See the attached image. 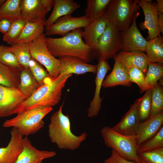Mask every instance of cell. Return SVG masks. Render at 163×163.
Instances as JSON below:
<instances>
[{"label":"cell","instance_id":"6da1fadb","mask_svg":"<svg viewBox=\"0 0 163 163\" xmlns=\"http://www.w3.org/2000/svg\"><path fill=\"white\" fill-rule=\"evenodd\" d=\"M82 28L76 29L60 38L46 37L48 49L55 57L71 56L87 62L97 59L96 52L88 47L81 36Z\"/></svg>","mask_w":163,"mask_h":163},{"label":"cell","instance_id":"7a4b0ae2","mask_svg":"<svg viewBox=\"0 0 163 163\" xmlns=\"http://www.w3.org/2000/svg\"><path fill=\"white\" fill-rule=\"evenodd\" d=\"M63 104L64 102L58 110L50 117L48 135L51 142L56 144L59 149L74 150L79 147L86 139L87 135L84 132L77 136L71 132L69 117L62 112Z\"/></svg>","mask_w":163,"mask_h":163},{"label":"cell","instance_id":"3957f363","mask_svg":"<svg viewBox=\"0 0 163 163\" xmlns=\"http://www.w3.org/2000/svg\"><path fill=\"white\" fill-rule=\"evenodd\" d=\"M72 74L59 75L49 83L40 86L20 105L17 114L28 109L37 106L51 107L59 101L62 90L68 78Z\"/></svg>","mask_w":163,"mask_h":163},{"label":"cell","instance_id":"277c9868","mask_svg":"<svg viewBox=\"0 0 163 163\" xmlns=\"http://www.w3.org/2000/svg\"><path fill=\"white\" fill-rule=\"evenodd\" d=\"M51 107L37 106L24 110L14 118L5 121L3 126L16 128L22 136L35 133L43 128L44 117L52 110Z\"/></svg>","mask_w":163,"mask_h":163},{"label":"cell","instance_id":"5b68a950","mask_svg":"<svg viewBox=\"0 0 163 163\" xmlns=\"http://www.w3.org/2000/svg\"><path fill=\"white\" fill-rule=\"evenodd\" d=\"M101 133L107 146L115 150L124 159L140 163L137 155L136 135H125L107 126L102 128Z\"/></svg>","mask_w":163,"mask_h":163},{"label":"cell","instance_id":"8992f818","mask_svg":"<svg viewBox=\"0 0 163 163\" xmlns=\"http://www.w3.org/2000/svg\"><path fill=\"white\" fill-rule=\"evenodd\" d=\"M138 0H111L104 17L120 31L125 30L141 8Z\"/></svg>","mask_w":163,"mask_h":163},{"label":"cell","instance_id":"52a82bcc","mask_svg":"<svg viewBox=\"0 0 163 163\" xmlns=\"http://www.w3.org/2000/svg\"><path fill=\"white\" fill-rule=\"evenodd\" d=\"M46 35L43 33L29 44L31 58L43 65L52 78L59 75L60 61L54 56L49 50L46 43Z\"/></svg>","mask_w":163,"mask_h":163},{"label":"cell","instance_id":"ba28073f","mask_svg":"<svg viewBox=\"0 0 163 163\" xmlns=\"http://www.w3.org/2000/svg\"><path fill=\"white\" fill-rule=\"evenodd\" d=\"M122 44L121 31L109 22L97 41V59L101 58L107 60L113 58L121 50Z\"/></svg>","mask_w":163,"mask_h":163},{"label":"cell","instance_id":"9c48e42d","mask_svg":"<svg viewBox=\"0 0 163 163\" xmlns=\"http://www.w3.org/2000/svg\"><path fill=\"white\" fill-rule=\"evenodd\" d=\"M139 14L138 12L135 13L129 27L126 30L121 31L122 42L121 51L146 52L148 41L142 35L136 24V19Z\"/></svg>","mask_w":163,"mask_h":163},{"label":"cell","instance_id":"30bf717a","mask_svg":"<svg viewBox=\"0 0 163 163\" xmlns=\"http://www.w3.org/2000/svg\"><path fill=\"white\" fill-rule=\"evenodd\" d=\"M25 100L18 88L0 85V117L17 114L20 105Z\"/></svg>","mask_w":163,"mask_h":163},{"label":"cell","instance_id":"8fae6325","mask_svg":"<svg viewBox=\"0 0 163 163\" xmlns=\"http://www.w3.org/2000/svg\"><path fill=\"white\" fill-rule=\"evenodd\" d=\"M90 21L85 15L78 17H72L71 15H65L45 28V34L48 36L57 34L63 37L76 29L84 28Z\"/></svg>","mask_w":163,"mask_h":163},{"label":"cell","instance_id":"7c38bea8","mask_svg":"<svg viewBox=\"0 0 163 163\" xmlns=\"http://www.w3.org/2000/svg\"><path fill=\"white\" fill-rule=\"evenodd\" d=\"M114 63L110 73L104 79L102 86L110 88L118 85L130 87L132 85L125 64L123 56L120 52L113 58Z\"/></svg>","mask_w":163,"mask_h":163},{"label":"cell","instance_id":"4fadbf2b","mask_svg":"<svg viewBox=\"0 0 163 163\" xmlns=\"http://www.w3.org/2000/svg\"><path fill=\"white\" fill-rule=\"evenodd\" d=\"M138 3L142 8L145 17L144 21L140 23L139 27L143 30H148V35L146 40H148L161 35L156 2L148 3L144 0H139Z\"/></svg>","mask_w":163,"mask_h":163},{"label":"cell","instance_id":"5bb4252c","mask_svg":"<svg viewBox=\"0 0 163 163\" xmlns=\"http://www.w3.org/2000/svg\"><path fill=\"white\" fill-rule=\"evenodd\" d=\"M97 71L95 82L96 87L93 99L90 102L87 110L88 115L90 117H93L98 115L101 105L103 97L100 96V91L103 82L107 72L111 69L108 62L104 59H98Z\"/></svg>","mask_w":163,"mask_h":163},{"label":"cell","instance_id":"9a60e30c","mask_svg":"<svg viewBox=\"0 0 163 163\" xmlns=\"http://www.w3.org/2000/svg\"><path fill=\"white\" fill-rule=\"evenodd\" d=\"M20 10L22 18L32 22L46 20L50 11L46 0H21Z\"/></svg>","mask_w":163,"mask_h":163},{"label":"cell","instance_id":"2e32d148","mask_svg":"<svg viewBox=\"0 0 163 163\" xmlns=\"http://www.w3.org/2000/svg\"><path fill=\"white\" fill-rule=\"evenodd\" d=\"M142 97V96L135 101L120 121L112 127L113 129L125 135H136L139 123L137 107Z\"/></svg>","mask_w":163,"mask_h":163},{"label":"cell","instance_id":"e0dca14e","mask_svg":"<svg viewBox=\"0 0 163 163\" xmlns=\"http://www.w3.org/2000/svg\"><path fill=\"white\" fill-rule=\"evenodd\" d=\"M59 75L75 74H83L87 72L96 74L97 65L89 64L78 57L65 56L59 58Z\"/></svg>","mask_w":163,"mask_h":163},{"label":"cell","instance_id":"ac0fdd59","mask_svg":"<svg viewBox=\"0 0 163 163\" xmlns=\"http://www.w3.org/2000/svg\"><path fill=\"white\" fill-rule=\"evenodd\" d=\"M8 145L0 147V163H15L23 149V136L12 128Z\"/></svg>","mask_w":163,"mask_h":163},{"label":"cell","instance_id":"d6986e66","mask_svg":"<svg viewBox=\"0 0 163 163\" xmlns=\"http://www.w3.org/2000/svg\"><path fill=\"white\" fill-rule=\"evenodd\" d=\"M23 149L15 163H43L56 154L53 151L40 150L33 146L27 136L23 138Z\"/></svg>","mask_w":163,"mask_h":163},{"label":"cell","instance_id":"ffe728a7","mask_svg":"<svg viewBox=\"0 0 163 163\" xmlns=\"http://www.w3.org/2000/svg\"><path fill=\"white\" fill-rule=\"evenodd\" d=\"M163 111L139 123L136 134L138 147L156 135L163 126Z\"/></svg>","mask_w":163,"mask_h":163},{"label":"cell","instance_id":"44dd1931","mask_svg":"<svg viewBox=\"0 0 163 163\" xmlns=\"http://www.w3.org/2000/svg\"><path fill=\"white\" fill-rule=\"evenodd\" d=\"M108 22L105 17L91 20L81 33L85 43L95 52L98 40L104 31Z\"/></svg>","mask_w":163,"mask_h":163},{"label":"cell","instance_id":"7402d4cb","mask_svg":"<svg viewBox=\"0 0 163 163\" xmlns=\"http://www.w3.org/2000/svg\"><path fill=\"white\" fill-rule=\"evenodd\" d=\"M53 11L45 22V27L50 26L60 17L71 14L80 5L73 0H54Z\"/></svg>","mask_w":163,"mask_h":163},{"label":"cell","instance_id":"603a6c76","mask_svg":"<svg viewBox=\"0 0 163 163\" xmlns=\"http://www.w3.org/2000/svg\"><path fill=\"white\" fill-rule=\"evenodd\" d=\"M46 21L34 22H27L19 37L13 44H30L32 42L43 33Z\"/></svg>","mask_w":163,"mask_h":163},{"label":"cell","instance_id":"cb8c5ba5","mask_svg":"<svg viewBox=\"0 0 163 163\" xmlns=\"http://www.w3.org/2000/svg\"><path fill=\"white\" fill-rule=\"evenodd\" d=\"M40 87L29 69L23 68L21 71L18 89L25 100L30 97Z\"/></svg>","mask_w":163,"mask_h":163},{"label":"cell","instance_id":"d4e9b609","mask_svg":"<svg viewBox=\"0 0 163 163\" xmlns=\"http://www.w3.org/2000/svg\"><path fill=\"white\" fill-rule=\"evenodd\" d=\"M21 71L0 62V85L18 88L20 82Z\"/></svg>","mask_w":163,"mask_h":163},{"label":"cell","instance_id":"484cf974","mask_svg":"<svg viewBox=\"0 0 163 163\" xmlns=\"http://www.w3.org/2000/svg\"><path fill=\"white\" fill-rule=\"evenodd\" d=\"M111 0H87L85 15L91 20L104 17Z\"/></svg>","mask_w":163,"mask_h":163},{"label":"cell","instance_id":"4316f807","mask_svg":"<svg viewBox=\"0 0 163 163\" xmlns=\"http://www.w3.org/2000/svg\"><path fill=\"white\" fill-rule=\"evenodd\" d=\"M146 54L149 62L163 64V37L147 40Z\"/></svg>","mask_w":163,"mask_h":163},{"label":"cell","instance_id":"83f0119b","mask_svg":"<svg viewBox=\"0 0 163 163\" xmlns=\"http://www.w3.org/2000/svg\"><path fill=\"white\" fill-rule=\"evenodd\" d=\"M163 78L152 88L151 108L149 117L163 111Z\"/></svg>","mask_w":163,"mask_h":163},{"label":"cell","instance_id":"f1b7e54d","mask_svg":"<svg viewBox=\"0 0 163 163\" xmlns=\"http://www.w3.org/2000/svg\"><path fill=\"white\" fill-rule=\"evenodd\" d=\"M120 52L126 59L139 69L145 76L149 62L145 52L136 51L129 52L120 51Z\"/></svg>","mask_w":163,"mask_h":163},{"label":"cell","instance_id":"f546056e","mask_svg":"<svg viewBox=\"0 0 163 163\" xmlns=\"http://www.w3.org/2000/svg\"><path fill=\"white\" fill-rule=\"evenodd\" d=\"M124 59L125 65L131 82L135 83L138 85L141 93L149 89L145 82V76L144 74L130 62L124 58Z\"/></svg>","mask_w":163,"mask_h":163},{"label":"cell","instance_id":"4dcf8cb0","mask_svg":"<svg viewBox=\"0 0 163 163\" xmlns=\"http://www.w3.org/2000/svg\"><path fill=\"white\" fill-rule=\"evenodd\" d=\"M21 0H6L0 8V18H6L13 21L22 19L20 10Z\"/></svg>","mask_w":163,"mask_h":163},{"label":"cell","instance_id":"1f68e13d","mask_svg":"<svg viewBox=\"0 0 163 163\" xmlns=\"http://www.w3.org/2000/svg\"><path fill=\"white\" fill-rule=\"evenodd\" d=\"M9 49L14 54L19 63L23 68H28V63L31 58L29 44L14 43Z\"/></svg>","mask_w":163,"mask_h":163},{"label":"cell","instance_id":"d6a6232c","mask_svg":"<svg viewBox=\"0 0 163 163\" xmlns=\"http://www.w3.org/2000/svg\"><path fill=\"white\" fill-rule=\"evenodd\" d=\"M163 76V64L148 62V69L145 77V83L149 89L157 84Z\"/></svg>","mask_w":163,"mask_h":163},{"label":"cell","instance_id":"836d02e7","mask_svg":"<svg viewBox=\"0 0 163 163\" xmlns=\"http://www.w3.org/2000/svg\"><path fill=\"white\" fill-rule=\"evenodd\" d=\"M28 68L40 86L50 83L53 79L41 64L32 58L28 63Z\"/></svg>","mask_w":163,"mask_h":163},{"label":"cell","instance_id":"e575fe53","mask_svg":"<svg viewBox=\"0 0 163 163\" xmlns=\"http://www.w3.org/2000/svg\"><path fill=\"white\" fill-rule=\"evenodd\" d=\"M27 22L22 19L13 21L8 32L4 35L3 40L8 44H13L19 37Z\"/></svg>","mask_w":163,"mask_h":163},{"label":"cell","instance_id":"d590c367","mask_svg":"<svg viewBox=\"0 0 163 163\" xmlns=\"http://www.w3.org/2000/svg\"><path fill=\"white\" fill-rule=\"evenodd\" d=\"M140 163H163V147L138 153Z\"/></svg>","mask_w":163,"mask_h":163},{"label":"cell","instance_id":"8d00e7d4","mask_svg":"<svg viewBox=\"0 0 163 163\" xmlns=\"http://www.w3.org/2000/svg\"><path fill=\"white\" fill-rule=\"evenodd\" d=\"M152 89L145 91L142 98L137 107L139 120H147L149 117L151 108Z\"/></svg>","mask_w":163,"mask_h":163},{"label":"cell","instance_id":"74e56055","mask_svg":"<svg viewBox=\"0 0 163 163\" xmlns=\"http://www.w3.org/2000/svg\"><path fill=\"white\" fill-rule=\"evenodd\" d=\"M0 62L20 70L23 68L14 54L9 49L8 46L3 45L0 46Z\"/></svg>","mask_w":163,"mask_h":163},{"label":"cell","instance_id":"f35d334b","mask_svg":"<svg viewBox=\"0 0 163 163\" xmlns=\"http://www.w3.org/2000/svg\"><path fill=\"white\" fill-rule=\"evenodd\" d=\"M161 147H163V126L156 135L142 143L138 147V153Z\"/></svg>","mask_w":163,"mask_h":163},{"label":"cell","instance_id":"ab89813d","mask_svg":"<svg viewBox=\"0 0 163 163\" xmlns=\"http://www.w3.org/2000/svg\"><path fill=\"white\" fill-rule=\"evenodd\" d=\"M104 163H136L133 161H128L121 157L114 150L112 149L110 157L105 159Z\"/></svg>","mask_w":163,"mask_h":163},{"label":"cell","instance_id":"60d3db41","mask_svg":"<svg viewBox=\"0 0 163 163\" xmlns=\"http://www.w3.org/2000/svg\"><path fill=\"white\" fill-rule=\"evenodd\" d=\"M13 21L6 18H0V32L4 35L6 34L9 30Z\"/></svg>","mask_w":163,"mask_h":163},{"label":"cell","instance_id":"b9f144b4","mask_svg":"<svg viewBox=\"0 0 163 163\" xmlns=\"http://www.w3.org/2000/svg\"><path fill=\"white\" fill-rule=\"evenodd\" d=\"M158 25L160 33L163 34V13H158Z\"/></svg>","mask_w":163,"mask_h":163},{"label":"cell","instance_id":"7bdbcfd3","mask_svg":"<svg viewBox=\"0 0 163 163\" xmlns=\"http://www.w3.org/2000/svg\"><path fill=\"white\" fill-rule=\"evenodd\" d=\"M156 9L158 13H163V0H156Z\"/></svg>","mask_w":163,"mask_h":163},{"label":"cell","instance_id":"ee69618b","mask_svg":"<svg viewBox=\"0 0 163 163\" xmlns=\"http://www.w3.org/2000/svg\"><path fill=\"white\" fill-rule=\"evenodd\" d=\"M6 1V0H0V8L4 5Z\"/></svg>","mask_w":163,"mask_h":163},{"label":"cell","instance_id":"f6af8a7d","mask_svg":"<svg viewBox=\"0 0 163 163\" xmlns=\"http://www.w3.org/2000/svg\"><path fill=\"white\" fill-rule=\"evenodd\" d=\"M145 2H148L150 3L152 2H153V0H144Z\"/></svg>","mask_w":163,"mask_h":163}]
</instances>
